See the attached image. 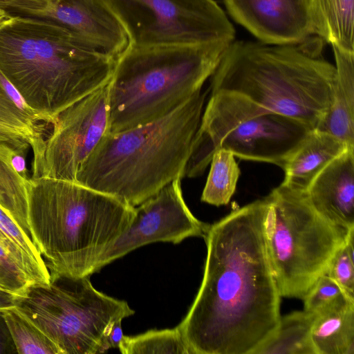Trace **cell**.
Segmentation results:
<instances>
[{
    "instance_id": "1",
    "label": "cell",
    "mask_w": 354,
    "mask_h": 354,
    "mask_svg": "<svg viewBox=\"0 0 354 354\" xmlns=\"http://www.w3.org/2000/svg\"><path fill=\"white\" fill-rule=\"evenodd\" d=\"M263 198L209 225L201 286L178 325L191 354H255L279 325L281 295L264 236Z\"/></svg>"
},
{
    "instance_id": "2",
    "label": "cell",
    "mask_w": 354,
    "mask_h": 354,
    "mask_svg": "<svg viewBox=\"0 0 354 354\" xmlns=\"http://www.w3.org/2000/svg\"><path fill=\"white\" fill-rule=\"evenodd\" d=\"M115 59L46 20L10 15L0 24V71L52 127L60 112L107 85Z\"/></svg>"
},
{
    "instance_id": "3",
    "label": "cell",
    "mask_w": 354,
    "mask_h": 354,
    "mask_svg": "<svg viewBox=\"0 0 354 354\" xmlns=\"http://www.w3.org/2000/svg\"><path fill=\"white\" fill-rule=\"evenodd\" d=\"M316 35L293 44L233 41L212 77V92L242 95L316 129L326 113L336 70Z\"/></svg>"
},
{
    "instance_id": "4",
    "label": "cell",
    "mask_w": 354,
    "mask_h": 354,
    "mask_svg": "<svg viewBox=\"0 0 354 354\" xmlns=\"http://www.w3.org/2000/svg\"><path fill=\"white\" fill-rule=\"evenodd\" d=\"M206 93L197 92L149 123L106 133L81 167L75 183L135 207L183 178Z\"/></svg>"
},
{
    "instance_id": "5",
    "label": "cell",
    "mask_w": 354,
    "mask_h": 354,
    "mask_svg": "<svg viewBox=\"0 0 354 354\" xmlns=\"http://www.w3.org/2000/svg\"><path fill=\"white\" fill-rule=\"evenodd\" d=\"M28 223L50 273L91 276L127 229L135 207L82 185L47 177L27 183Z\"/></svg>"
},
{
    "instance_id": "6",
    "label": "cell",
    "mask_w": 354,
    "mask_h": 354,
    "mask_svg": "<svg viewBox=\"0 0 354 354\" xmlns=\"http://www.w3.org/2000/svg\"><path fill=\"white\" fill-rule=\"evenodd\" d=\"M230 44L151 47L129 44L116 57L106 85L108 133L160 118L201 91Z\"/></svg>"
},
{
    "instance_id": "7",
    "label": "cell",
    "mask_w": 354,
    "mask_h": 354,
    "mask_svg": "<svg viewBox=\"0 0 354 354\" xmlns=\"http://www.w3.org/2000/svg\"><path fill=\"white\" fill-rule=\"evenodd\" d=\"M267 254L281 297L303 299L325 274L351 230L311 206L306 192L282 183L265 197Z\"/></svg>"
},
{
    "instance_id": "8",
    "label": "cell",
    "mask_w": 354,
    "mask_h": 354,
    "mask_svg": "<svg viewBox=\"0 0 354 354\" xmlns=\"http://www.w3.org/2000/svg\"><path fill=\"white\" fill-rule=\"evenodd\" d=\"M312 130L239 94L212 92L194 139L184 177L203 174L220 148L241 160L268 162L283 169Z\"/></svg>"
},
{
    "instance_id": "9",
    "label": "cell",
    "mask_w": 354,
    "mask_h": 354,
    "mask_svg": "<svg viewBox=\"0 0 354 354\" xmlns=\"http://www.w3.org/2000/svg\"><path fill=\"white\" fill-rule=\"evenodd\" d=\"M50 274L48 284H32L17 295V307L55 344L61 354L106 351L110 324L134 314L127 302L97 290L90 276Z\"/></svg>"
},
{
    "instance_id": "10",
    "label": "cell",
    "mask_w": 354,
    "mask_h": 354,
    "mask_svg": "<svg viewBox=\"0 0 354 354\" xmlns=\"http://www.w3.org/2000/svg\"><path fill=\"white\" fill-rule=\"evenodd\" d=\"M137 47L231 43L235 29L214 0H103Z\"/></svg>"
},
{
    "instance_id": "11",
    "label": "cell",
    "mask_w": 354,
    "mask_h": 354,
    "mask_svg": "<svg viewBox=\"0 0 354 354\" xmlns=\"http://www.w3.org/2000/svg\"><path fill=\"white\" fill-rule=\"evenodd\" d=\"M109 131L106 85L72 104L56 118L31 178L75 183L81 167Z\"/></svg>"
},
{
    "instance_id": "12",
    "label": "cell",
    "mask_w": 354,
    "mask_h": 354,
    "mask_svg": "<svg viewBox=\"0 0 354 354\" xmlns=\"http://www.w3.org/2000/svg\"><path fill=\"white\" fill-rule=\"evenodd\" d=\"M176 178L135 207L127 229L99 258L95 272L141 247L156 242L174 244L192 236H204L209 225L197 219L187 206Z\"/></svg>"
},
{
    "instance_id": "13",
    "label": "cell",
    "mask_w": 354,
    "mask_h": 354,
    "mask_svg": "<svg viewBox=\"0 0 354 354\" xmlns=\"http://www.w3.org/2000/svg\"><path fill=\"white\" fill-rule=\"evenodd\" d=\"M0 8L50 21L89 48L115 58L129 45L124 28L103 0L0 1Z\"/></svg>"
},
{
    "instance_id": "14",
    "label": "cell",
    "mask_w": 354,
    "mask_h": 354,
    "mask_svg": "<svg viewBox=\"0 0 354 354\" xmlns=\"http://www.w3.org/2000/svg\"><path fill=\"white\" fill-rule=\"evenodd\" d=\"M230 17L259 41L301 43L314 35L310 0H223Z\"/></svg>"
},
{
    "instance_id": "15",
    "label": "cell",
    "mask_w": 354,
    "mask_h": 354,
    "mask_svg": "<svg viewBox=\"0 0 354 354\" xmlns=\"http://www.w3.org/2000/svg\"><path fill=\"white\" fill-rule=\"evenodd\" d=\"M306 195L324 218L346 230L354 229V148H346L328 164Z\"/></svg>"
},
{
    "instance_id": "16",
    "label": "cell",
    "mask_w": 354,
    "mask_h": 354,
    "mask_svg": "<svg viewBox=\"0 0 354 354\" xmlns=\"http://www.w3.org/2000/svg\"><path fill=\"white\" fill-rule=\"evenodd\" d=\"M30 140L17 130L0 120V205L30 236L28 223V180L12 168L11 159L16 154L27 156Z\"/></svg>"
},
{
    "instance_id": "17",
    "label": "cell",
    "mask_w": 354,
    "mask_h": 354,
    "mask_svg": "<svg viewBox=\"0 0 354 354\" xmlns=\"http://www.w3.org/2000/svg\"><path fill=\"white\" fill-rule=\"evenodd\" d=\"M346 148L334 136L312 130L286 161L283 168L285 178L282 184L293 190L306 192L319 173Z\"/></svg>"
},
{
    "instance_id": "18",
    "label": "cell",
    "mask_w": 354,
    "mask_h": 354,
    "mask_svg": "<svg viewBox=\"0 0 354 354\" xmlns=\"http://www.w3.org/2000/svg\"><path fill=\"white\" fill-rule=\"evenodd\" d=\"M336 77L329 107L316 129L354 148V53L333 47Z\"/></svg>"
},
{
    "instance_id": "19",
    "label": "cell",
    "mask_w": 354,
    "mask_h": 354,
    "mask_svg": "<svg viewBox=\"0 0 354 354\" xmlns=\"http://www.w3.org/2000/svg\"><path fill=\"white\" fill-rule=\"evenodd\" d=\"M314 35L354 53V0H310Z\"/></svg>"
},
{
    "instance_id": "20",
    "label": "cell",
    "mask_w": 354,
    "mask_h": 354,
    "mask_svg": "<svg viewBox=\"0 0 354 354\" xmlns=\"http://www.w3.org/2000/svg\"><path fill=\"white\" fill-rule=\"evenodd\" d=\"M311 338L316 354H354V302L317 314Z\"/></svg>"
},
{
    "instance_id": "21",
    "label": "cell",
    "mask_w": 354,
    "mask_h": 354,
    "mask_svg": "<svg viewBox=\"0 0 354 354\" xmlns=\"http://www.w3.org/2000/svg\"><path fill=\"white\" fill-rule=\"evenodd\" d=\"M0 120L28 138L33 151V161L40 157L47 136L46 126L49 124L28 105L1 71Z\"/></svg>"
},
{
    "instance_id": "22",
    "label": "cell",
    "mask_w": 354,
    "mask_h": 354,
    "mask_svg": "<svg viewBox=\"0 0 354 354\" xmlns=\"http://www.w3.org/2000/svg\"><path fill=\"white\" fill-rule=\"evenodd\" d=\"M316 315L304 310L281 316L274 336L255 354H316L311 338Z\"/></svg>"
},
{
    "instance_id": "23",
    "label": "cell",
    "mask_w": 354,
    "mask_h": 354,
    "mask_svg": "<svg viewBox=\"0 0 354 354\" xmlns=\"http://www.w3.org/2000/svg\"><path fill=\"white\" fill-rule=\"evenodd\" d=\"M48 283L23 252L0 230L1 288L21 295L32 284Z\"/></svg>"
},
{
    "instance_id": "24",
    "label": "cell",
    "mask_w": 354,
    "mask_h": 354,
    "mask_svg": "<svg viewBox=\"0 0 354 354\" xmlns=\"http://www.w3.org/2000/svg\"><path fill=\"white\" fill-rule=\"evenodd\" d=\"M210 164L201 201L215 206L227 205L235 192L241 174L239 165L233 153L223 148L214 152Z\"/></svg>"
},
{
    "instance_id": "25",
    "label": "cell",
    "mask_w": 354,
    "mask_h": 354,
    "mask_svg": "<svg viewBox=\"0 0 354 354\" xmlns=\"http://www.w3.org/2000/svg\"><path fill=\"white\" fill-rule=\"evenodd\" d=\"M1 313L17 353L61 354L55 344L17 306Z\"/></svg>"
},
{
    "instance_id": "26",
    "label": "cell",
    "mask_w": 354,
    "mask_h": 354,
    "mask_svg": "<svg viewBox=\"0 0 354 354\" xmlns=\"http://www.w3.org/2000/svg\"><path fill=\"white\" fill-rule=\"evenodd\" d=\"M118 348L123 354H191L178 326L124 336Z\"/></svg>"
},
{
    "instance_id": "27",
    "label": "cell",
    "mask_w": 354,
    "mask_h": 354,
    "mask_svg": "<svg viewBox=\"0 0 354 354\" xmlns=\"http://www.w3.org/2000/svg\"><path fill=\"white\" fill-rule=\"evenodd\" d=\"M305 311L319 314L349 301L340 286L326 274L322 275L302 299Z\"/></svg>"
},
{
    "instance_id": "28",
    "label": "cell",
    "mask_w": 354,
    "mask_h": 354,
    "mask_svg": "<svg viewBox=\"0 0 354 354\" xmlns=\"http://www.w3.org/2000/svg\"><path fill=\"white\" fill-rule=\"evenodd\" d=\"M0 230L23 252L44 278L50 283V272L42 256L33 243L31 238L1 205Z\"/></svg>"
},
{
    "instance_id": "29",
    "label": "cell",
    "mask_w": 354,
    "mask_h": 354,
    "mask_svg": "<svg viewBox=\"0 0 354 354\" xmlns=\"http://www.w3.org/2000/svg\"><path fill=\"white\" fill-rule=\"evenodd\" d=\"M354 230L333 259L325 274L335 281L354 300Z\"/></svg>"
},
{
    "instance_id": "30",
    "label": "cell",
    "mask_w": 354,
    "mask_h": 354,
    "mask_svg": "<svg viewBox=\"0 0 354 354\" xmlns=\"http://www.w3.org/2000/svg\"><path fill=\"white\" fill-rule=\"evenodd\" d=\"M122 319H116L113 322L108 328L105 334V346L106 351L113 348H118L124 338L122 330Z\"/></svg>"
},
{
    "instance_id": "31",
    "label": "cell",
    "mask_w": 354,
    "mask_h": 354,
    "mask_svg": "<svg viewBox=\"0 0 354 354\" xmlns=\"http://www.w3.org/2000/svg\"><path fill=\"white\" fill-rule=\"evenodd\" d=\"M17 295L0 288V313L17 306Z\"/></svg>"
},
{
    "instance_id": "32",
    "label": "cell",
    "mask_w": 354,
    "mask_h": 354,
    "mask_svg": "<svg viewBox=\"0 0 354 354\" xmlns=\"http://www.w3.org/2000/svg\"><path fill=\"white\" fill-rule=\"evenodd\" d=\"M0 342L6 348H10V346L7 344L14 345L11 335L1 313H0Z\"/></svg>"
},
{
    "instance_id": "33",
    "label": "cell",
    "mask_w": 354,
    "mask_h": 354,
    "mask_svg": "<svg viewBox=\"0 0 354 354\" xmlns=\"http://www.w3.org/2000/svg\"><path fill=\"white\" fill-rule=\"evenodd\" d=\"M10 14L8 12L5 10L4 9L0 8V24L6 20L7 18L10 17Z\"/></svg>"
},
{
    "instance_id": "34",
    "label": "cell",
    "mask_w": 354,
    "mask_h": 354,
    "mask_svg": "<svg viewBox=\"0 0 354 354\" xmlns=\"http://www.w3.org/2000/svg\"><path fill=\"white\" fill-rule=\"evenodd\" d=\"M0 1H12V0H0Z\"/></svg>"
},
{
    "instance_id": "35",
    "label": "cell",
    "mask_w": 354,
    "mask_h": 354,
    "mask_svg": "<svg viewBox=\"0 0 354 354\" xmlns=\"http://www.w3.org/2000/svg\"><path fill=\"white\" fill-rule=\"evenodd\" d=\"M0 288H2L1 286V284H0ZM3 289V288H2ZM4 290V289H3Z\"/></svg>"
}]
</instances>
